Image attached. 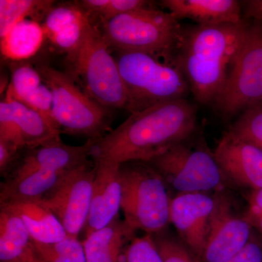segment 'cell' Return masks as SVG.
Masks as SVG:
<instances>
[{"mask_svg":"<svg viewBox=\"0 0 262 262\" xmlns=\"http://www.w3.org/2000/svg\"><path fill=\"white\" fill-rule=\"evenodd\" d=\"M196 127V107L187 98L159 103L93 139L91 157L119 164L150 162L192 137Z\"/></svg>","mask_w":262,"mask_h":262,"instance_id":"1","label":"cell"},{"mask_svg":"<svg viewBox=\"0 0 262 262\" xmlns=\"http://www.w3.org/2000/svg\"><path fill=\"white\" fill-rule=\"evenodd\" d=\"M245 22L215 26L196 25L183 32L175 62L202 104L215 103L225 87L238 54Z\"/></svg>","mask_w":262,"mask_h":262,"instance_id":"2","label":"cell"},{"mask_svg":"<svg viewBox=\"0 0 262 262\" xmlns=\"http://www.w3.org/2000/svg\"><path fill=\"white\" fill-rule=\"evenodd\" d=\"M100 32L117 51L146 53L176 63L184 29L168 12L148 7L103 22Z\"/></svg>","mask_w":262,"mask_h":262,"instance_id":"3","label":"cell"},{"mask_svg":"<svg viewBox=\"0 0 262 262\" xmlns=\"http://www.w3.org/2000/svg\"><path fill=\"white\" fill-rule=\"evenodd\" d=\"M115 60L126 89L127 110L131 114L187 98L191 93L185 75L176 63L135 52L118 51Z\"/></svg>","mask_w":262,"mask_h":262,"instance_id":"4","label":"cell"},{"mask_svg":"<svg viewBox=\"0 0 262 262\" xmlns=\"http://www.w3.org/2000/svg\"><path fill=\"white\" fill-rule=\"evenodd\" d=\"M121 209L131 228L146 234L163 232L170 223V199L166 183L148 162L120 164Z\"/></svg>","mask_w":262,"mask_h":262,"instance_id":"5","label":"cell"},{"mask_svg":"<svg viewBox=\"0 0 262 262\" xmlns=\"http://www.w3.org/2000/svg\"><path fill=\"white\" fill-rule=\"evenodd\" d=\"M37 70L53 95V117L60 133L99 139L108 128V110L81 91L70 76L46 65Z\"/></svg>","mask_w":262,"mask_h":262,"instance_id":"6","label":"cell"},{"mask_svg":"<svg viewBox=\"0 0 262 262\" xmlns=\"http://www.w3.org/2000/svg\"><path fill=\"white\" fill-rule=\"evenodd\" d=\"M68 58L90 97L106 108L127 110L128 98L116 60L110 54L101 32L92 24Z\"/></svg>","mask_w":262,"mask_h":262,"instance_id":"7","label":"cell"},{"mask_svg":"<svg viewBox=\"0 0 262 262\" xmlns=\"http://www.w3.org/2000/svg\"><path fill=\"white\" fill-rule=\"evenodd\" d=\"M244 20V39L238 54L214 103L225 117L262 103V24Z\"/></svg>","mask_w":262,"mask_h":262,"instance_id":"8","label":"cell"},{"mask_svg":"<svg viewBox=\"0 0 262 262\" xmlns=\"http://www.w3.org/2000/svg\"><path fill=\"white\" fill-rule=\"evenodd\" d=\"M190 138L148 163L179 193L219 189L224 175L214 154L203 144H190Z\"/></svg>","mask_w":262,"mask_h":262,"instance_id":"9","label":"cell"},{"mask_svg":"<svg viewBox=\"0 0 262 262\" xmlns=\"http://www.w3.org/2000/svg\"><path fill=\"white\" fill-rule=\"evenodd\" d=\"M96 165L91 160L69 172L41 202L60 221L67 234L78 237L89 217Z\"/></svg>","mask_w":262,"mask_h":262,"instance_id":"10","label":"cell"},{"mask_svg":"<svg viewBox=\"0 0 262 262\" xmlns=\"http://www.w3.org/2000/svg\"><path fill=\"white\" fill-rule=\"evenodd\" d=\"M209 234L202 262H226L239 252L253 235L252 226L239 215L232 202L217 194Z\"/></svg>","mask_w":262,"mask_h":262,"instance_id":"11","label":"cell"},{"mask_svg":"<svg viewBox=\"0 0 262 262\" xmlns=\"http://www.w3.org/2000/svg\"><path fill=\"white\" fill-rule=\"evenodd\" d=\"M60 131L37 112L7 96L0 103V141L20 151L60 138Z\"/></svg>","mask_w":262,"mask_h":262,"instance_id":"12","label":"cell"},{"mask_svg":"<svg viewBox=\"0 0 262 262\" xmlns=\"http://www.w3.org/2000/svg\"><path fill=\"white\" fill-rule=\"evenodd\" d=\"M215 204L214 196L203 192L179 193L170 201V222L182 242L201 261Z\"/></svg>","mask_w":262,"mask_h":262,"instance_id":"13","label":"cell"},{"mask_svg":"<svg viewBox=\"0 0 262 262\" xmlns=\"http://www.w3.org/2000/svg\"><path fill=\"white\" fill-rule=\"evenodd\" d=\"M213 154L224 177L252 190L262 189V150L228 131Z\"/></svg>","mask_w":262,"mask_h":262,"instance_id":"14","label":"cell"},{"mask_svg":"<svg viewBox=\"0 0 262 262\" xmlns=\"http://www.w3.org/2000/svg\"><path fill=\"white\" fill-rule=\"evenodd\" d=\"M96 173L92 198L84 232L86 236L102 229L118 217L121 209L120 164L110 160H94Z\"/></svg>","mask_w":262,"mask_h":262,"instance_id":"15","label":"cell"},{"mask_svg":"<svg viewBox=\"0 0 262 262\" xmlns=\"http://www.w3.org/2000/svg\"><path fill=\"white\" fill-rule=\"evenodd\" d=\"M93 139L82 146H70L61 138L28 150L5 179L15 178L35 170L68 172L89 161Z\"/></svg>","mask_w":262,"mask_h":262,"instance_id":"16","label":"cell"},{"mask_svg":"<svg viewBox=\"0 0 262 262\" xmlns=\"http://www.w3.org/2000/svg\"><path fill=\"white\" fill-rule=\"evenodd\" d=\"M91 23L89 15L80 5H62L51 8L42 26L46 38L69 56L80 46Z\"/></svg>","mask_w":262,"mask_h":262,"instance_id":"17","label":"cell"},{"mask_svg":"<svg viewBox=\"0 0 262 262\" xmlns=\"http://www.w3.org/2000/svg\"><path fill=\"white\" fill-rule=\"evenodd\" d=\"M162 5L177 20L190 19L198 25L243 22L242 3L236 0H164Z\"/></svg>","mask_w":262,"mask_h":262,"instance_id":"18","label":"cell"},{"mask_svg":"<svg viewBox=\"0 0 262 262\" xmlns=\"http://www.w3.org/2000/svg\"><path fill=\"white\" fill-rule=\"evenodd\" d=\"M18 216L34 242L54 244L68 234L60 221L40 201H18L0 203Z\"/></svg>","mask_w":262,"mask_h":262,"instance_id":"19","label":"cell"},{"mask_svg":"<svg viewBox=\"0 0 262 262\" xmlns=\"http://www.w3.org/2000/svg\"><path fill=\"white\" fill-rule=\"evenodd\" d=\"M135 231L118 216L86 236L82 242L86 262H122L124 246L132 241Z\"/></svg>","mask_w":262,"mask_h":262,"instance_id":"20","label":"cell"},{"mask_svg":"<svg viewBox=\"0 0 262 262\" xmlns=\"http://www.w3.org/2000/svg\"><path fill=\"white\" fill-rule=\"evenodd\" d=\"M0 208V261L42 262L21 220L4 207Z\"/></svg>","mask_w":262,"mask_h":262,"instance_id":"21","label":"cell"},{"mask_svg":"<svg viewBox=\"0 0 262 262\" xmlns=\"http://www.w3.org/2000/svg\"><path fill=\"white\" fill-rule=\"evenodd\" d=\"M69 172L35 170L15 178L5 179L1 184L0 203L41 201L59 184Z\"/></svg>","mask_w":262,"mask_h":262,"instance_id":"22","label":"cell"},{"mask_svg":"<svg viewBox=\"0 0 262 262\" xmlns=\"http://www.w3.org/2000/svg\"><path fill=\"white\" fill-rule=\"evenodd\" d=\"M45 38L42 24L31 18L25 19L1 38L2 54L12 61L28 59L39 51Z\"/></svg>","mask_w":262,"mask_h":262,"instance_id":"23","label":"cell"},{"mask_svg":"<svg viewBox=\"0 0 262 262\" xmlns=\"http://www.w3.org/2000/svg\"><path fill=\"white\" fill-rule=\"evenodd\" d=\"M53 4L49 0H0V37L25 19H45Z\"/></svg>","mask_w":262,"mask_h":262,"instance_id":"24","label":"cell"},{"mask_svg":"<svg viewBox=\"0 0 262 262\" xmlns=\"http://www.w3.org/2000/svg\"><path fill=\"white\" fill-rule=\"evenodd\" d=\"M42 262H86L83 244L78 237L67 235L54 244L34 242Z\"/></svg>","mask_w":262,"mask_h":262,"instance_id":"25","label":"cell"},{"mask_svg":"<svg viewBox=\"0 0 262 262\" xmlns=\"http://www.w3.org/2000/svg\"><path fill=\"white\" fill-rule=\"evenodd\" d=\"M144 0H82L79 5L88 13L99 17L104 22L118 15L149 7Z\"/></svg>","mask_w":262,"mask_h":262,"instance_id":"26","label":"cell"},{"mask_svg":"<svg viewBox=\"0 0 262 262\" xmlns=\"http://www.w3.org/2000/svg\"><path fill=\"white\" fill-rule=\"evenodd\" d=\"M229 131L241 140L262 150L261 103L246 108Z\"/></svg>","mask_w":262,"mask_h":262,"instance_id":"27","label":"cell"},{"mask_svg":"<svg viewBox=\"0 0 262 262\" xmlns=\"http://www.w3.org/2000/svg\"><path fill=\"white\" fill-rule=\"evenodd\" d=\"M42 81L40 74L34 67L29 64L15 66L7 96L23 102L42 84Z\"/></svg>","mask_w":262,"mask_h":262,"instance_id":"28","label":"cell"},{"mask_svg":"<svg viewBox=\"0 0 262 262\" xmlns=\"http://www.w3.org/2000/svg\"><path fill=\"white\" fill-rule=\"evenodd\" d=\"M152 235L163 262H201L184 243L167 235L164 231Z\"/></svg>","mask_w":262,"mask_h":262,"instance_id":"29","label":"cell"},{"mask_svg":"<svg viewBox=\"0 0 262 262\" xmlns=\"http://www.w3.org/2000/svg\"><path fill=\"white\" fill-rule=\"evenodd\" d=\"M122 262H163L152 234L134 237L124 250Z\"/></svg>","mask_w":262,"mask_h":262,"instance_id":"30","label":"cell"},{"mask_svg":"<svg viewBox=\"0 0 262 262\" xmlns=\"http://www.w3.org/2000/svg\"><path fill=\"white\" fill-rule=\"evenodd\" d=\"M21 103L42 115L48 122L57 128L53 117V95L46 84H41Z\"/></svg>","mask_w":262,"mask_h":262,"instance_id":"31","label":"cell"},{"mask_svg":"<svg viewBox=\"0 0 262 262\" xmlns=\"http://www.w3.org/2000/svg\"><path fill=\"white\" fill-rule=\"evenodd\" d=\"M226 262H262V242L252 235L243 249Z\"/></svg>","mask_w":262,"mask_h":262,"instance_id":"32","label":"cell"},{"mask_svg":"<svg viewBox=\"0 0 262 262\" xmlns=\"http://www.w3.org/2000/svg\"><path fill=\"white\" fill-rule=\"evenodd\" d=\"M18 151L14 146L0 141V173L5 179L14 168Z\"/></svg>","mask_w":262,"mask_h":262,"instance_id":"33","label":"cell"},{"mask_svg":"<svg viewBox=\"0 0 262 262\" xmlns=\"http://www.w3.org/2000/svg\"><path fill=\"white\" fill-rule=\"evenodd\" d=\"M248 204L247 211L244 214L248 222L262 215V189L251 191L248 196Z\"/></svg>","mask_w":262,"mask_h":262,"instance_id":"34","label":"cell"},{"mask_svg":"<svg viewBox=\"0 0 262 262\" xmlns=\"http://www.w3.org/2000/svg\"><path fill=\"white\" fill-rule=\"evenodd\" d=\"M243 19L262 24V0L244 2Z\"/></svg>","mask_w":262,"mask_h":262,"instance_id":"35","label":"cell"},{"mask_svg":"<svg viewBox=\"0 0 262 262\" xmlns=\"http://www.w3.org/2000/svg\"><path fill=\"white\" fill-rule=\"evenodd\" d=\"M248 222L251 224L252 227H254L255 228L257 229L262 235V215L256 217V218L253 219V220L248 221Z\"/></svg>","mask_w":262,"mask_h":262,"instance_id":"36","label":"cell"}]
</instances>
